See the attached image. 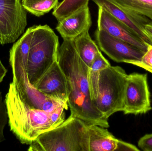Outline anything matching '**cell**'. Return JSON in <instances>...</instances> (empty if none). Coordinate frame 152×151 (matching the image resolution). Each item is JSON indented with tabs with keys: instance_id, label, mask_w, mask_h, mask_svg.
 <instances>
[{
	"instance_id": "19",
	"label": "cell",
	"mask_w": 152,
	"mask_h": 151,
	"mask_svg": "<svg viewBox=\"0 0 152 151\" xmlns=\"http://www.w3.org/2000/svg\"><path fill=\"white\" fill-rule=\"evenodd\" d=\"M121 5L152 20V0H115Z\"/></svg>"
},
{
	"instance_id": "1",
	"label": "cell",
	"mask_w": 152,
	"mask_h": 151,
	"mask_svg": "<svg viewBox=\"0 0 152 151\" xmlns=\"http://www.w3.org/2000/svg\"><path fill=\"white\" fill-rule=\"evenodd\" d=\"M58 61L67 81L70 115L87 124L109 127L108 118L97 110L91 100L88 79L89 67L79 56L74 40H63L59 48Z\"/></svg>"
},
{
	"instance_id": "14",
	"label": "cell",
	"mask_w": 152,
	"mask_h": 151,
	"mask_svg": "<svg viewBox=\"0 0 152 151\" xmlns=\"http://www.w3.org/2000/svg\"><path fill=\"white\" fill-rule=\"evenodd\" d=\"M89 151H117L119 140L105 128L87 124Z\"/></svg>"
},
{
	"instance_id": "7",
	"label": "cell",
	"mask_w": 152,
	"mask_h": 151,
	"mask_svg": "<svg viewBox=\"0 0 152 151\" xmlns=\"http://www.w3.org/2000/svg\"><path fill=\"white\" fill-rule=\"evenodd\" d=\"M27 12L21 0H0V44L15 42L25 33Z\"/></svg>"
},
{
	"instance_id": "23",
	"label": "cell",
	"mask_w": 152,
	"mask_h": 151,
	"mask_svg": "<svg viewBox=\"0 0 152 151\" xmlns=\"http://www.w3.org/2000/svg\"><path fill=\"white\" fill-rule=\"evenodd\" d=\"M138 148L144 151H152V134L141 137L138 142Z\"/></svg>"
},
{
	"instance_id": "5",
	"label": "cell",
	"mask_w": 152,
	"mask_h": 151,
	"mask_svg": "<svg viewBox=\"0 0 152 151\" xmlns=\"http://www.w3.org/2000/svg\"><path fill=\"white\" fill-rule=\"evenodd\" d=\"M128 74L122 67L110 65L101 71L95 106L106 118L124 110Z\"/></svg>"
},
{
	"instance_id": "11",
	"label": "cell",
	"mask_w": 152,
	"mask_h": 151,
	"mask_svg": "<svg viewBox=\"0 0 152 151\" xmlns=\"http://www.w3.org/2000/svg\"><path fill=\"white\" fill-rule=\"evenodd\" d=\"M34 86L45 95L68 105L67 81L58 60L53 64Z\"/></svg>"
},
{
	"instance_id": "2",
	"label": "cell",
	"mask_w": 152,
	"mask_h": 151,
	"mask_svg": "<svg viewBox=\"0 0 152 151\" xmlns=\"http://www.w3.org/2000/svg\"><path fill=\"white\" fill-rule=\"evenodd\" d=\"M4 102L11 131L22 144L29 145L40 135L53 129L50 113L29 104L13 80L10 83Z\"/></svg>"
},
{
	"instance_id": "26",
	"label": "cell",
	"mask_w": 152,
	"mask_h": 151,
	"mask_svg": "<svg viewBox=\"0 0 152 151\" xmlns=\"http://www.w3.org/2000/svg\"><path fill=\"white\" fill-rule=\"evenodd\" d=\"M145 30L148 36L152 41V20L146 24L145 27Z\"/></svg>"
},
{
	"instance_id": "15",
	"label": "cell",
	"mask_w": 152,
	"mask_h": 151,
	"mask_svg": "<svg viewBox=\"0 0 152 151\" xmlns=\"http://www.w3.org/2000/svg\"><path fill=\"white\" fill-rule=\"evenodd\" d=\"M74 42L79 56L90 67L97 54L101 51L97 44L90 37L88 31L76 37Z\"/></svg>"
},
{
	"instance_id": "6",
	"label": "cell",
	"mask_w": 152,
	"mask_h": 151,
	"mask_svg": "<svg viewBox=\"0 0 152 151\" xmlns=\"http://www.w3.org/2000/svg\"><path fill=\"white\" fill-rule=\"evenodd\" d=\"M9 62L13 74V80L26 102L34 108L51 113L61 106H68L45 95L31 84L28 76L27 65L15 51H10Z\"/></svg>"
},
{
	"instance_id": "9",
	"label": "cell",
	"mask_w": 152,
	"mask_h": 151,
	"mask_svg": "<svg viewBox=\"0 0 152 151\" xmlns=\"http://www.w3.org/2000/svg\"><path fill=\"white\" fill-rule=\"evenodd\" d=\"M96 41L99 49L117 63L139 60L145 52L132 44L116 38L102 30L96 29Z\"/></svg>"
},
{
	"instance_id": "3",
	"label": "cell",
	"mask_w": 152,
	"mask_h": 151,
	"mask_svg": "<svg viewBox=\"0 0 152 151\" xmlns=\"http://www.w3.org/2000/svg\"><path fill=\"white\" fill-rule=\"evenodd\" d=\"M29 151H89L87 124L70 116L62 124L40 135Z\"/></svg>"
},
{
	"instance_id": "18",
	"label": "cell",
	"mask_w": 152,
	"mask_h": 151,
	"mask_svg": "<svg viewBox=\"0 0 152 151\" xmlns=\"http://www.w3.org/2000/svg\"><path fill=\"white\" fill-rule=\"evenodd\" d=\"M21 3L27 12L40 17L54 9L59 2L58 0H21Z\"/></svg>"
},
{
	"instance_id": "16",
	"label": "cell",
	"mask_w": 152,
	"mask_h": 151,
	"mask_svg": "<svg viewBox=\"0 0 152 151\" xmlns=\"http://www.w3.org/2000/svg\"><path fill=\"white\" fill-rule=\"evenodd\" d=\"M110 65H111L109 61L100 51L89 67L88 79L89 83L90 97L94 104L98 95L100 72L104 68Z\"/></svg>"
},
{
	"instance_id": "8",
	"label": "cell",
	"mask_w": 152,
	"mask_h": 151,
	"mask_svg": "<svg viewBox=\"0 0 152 151\" xmlns=\"http://www.w3.org/2000/svg\"><path fill=\"white\" fill-rule=\"evenodd\" d=\"M151 109L147 74L133 73L128 74L124 98V114H145Z\"/></svg>"
},
{
	"instance_id": "12",
	"label": "cell",
	"mask_w": 152,
	"mask_h": 151,
	"mask_svg": "<svg viewBox=\"0 0 152 151\" xmlns=\"http://www.w3.org/2000/svg\"><path fill=\"white\" fill-rule=\"evenodd\" d=\"M97 29L104 30L110 35L127 42L145 52L149 45L134 30L102 8L98 9Z\"/></svg>"
},
{
	"instance_id": "10",
	"label": "cell",
	"mask_w": 152,
	"mask_h": 151,
	"mask_svg": "<svg viewBox=\"0 0 152 151\" xmlns=\"http://www.w3.org/2000/svg\"><path fill=\"white\" fill-rule=\"evenodd\" d=\"M92 1L98 8L104 9L134 30L148 45H152V41L145 30V26L151 21V19L121 5L115 0Z\"/></svg>"
},
{
	"instance_id": "25",
	"label": "cell",
	"mask_w": 152,
	"mask_h": 151,
	"mask_svg": "<svg viewBox=\"0 0 152 151\" xmlns=\"http://www.w3.org/2000/svg\"><path fill=\"white\" fill-rule=\"evenodd\" d=\"M7 70L0 59V83L2 82L7 74Z\"/></svg>"
},
{
	"instance_id": "24",
	"label": "cell",
	"mask_w": 152,
	"mask_h": 151,
	"mask_svg": "<svg viewBox=\"0 0 152 151\" xmlns=\"http://www.w3.org/2000/svg\"><path fill=\"white\" fill-rule=\"evenodd\" d=\"M140 150H141L139 148H137L136 146L131 144L119 140L117 151H139Z\"/></svg>"
},
{
	"instance_id": "20",
	"label": "cell",
	"mask_w": 152,
	"mask_h": 151,
	"mask_svg": "<svg viewBox=\"0 0 152 151\" xmlns=\"http://www.w3.org/2000/svg\"><path fill=\"white\" fill-rule=\"evenodd\" d=\"M126 63L141 67L152 74V45H148L147 51L140 60L129 61Z\"/></svg>"
},
{
	"instance_id": "22",
	"label": "cell",
	"mask_w": 152,
	"mask_h": 151,
	"mask_svg": "<svg viewBox=\"0 0 152 151\" xmlns=\"http://www.w3.org/2000/svg\"><path fill=\"white\" fill-rule=\"evenodd\" d=\"M65 109H67L65 106H61L50 113V120L53 128L57 127L66 120V114L64 111Z\"/></svg>"
},
{
	"instance_id": "17",
	"label": "cell",
	"mask_w": 152,
	"mask_h": 151,
	"mask_svg": "<svg viewBox=\"0 0 152 151\" xmlns=\"http://www.w3.org/2000/svg\"><path fill=\"white\" fill-rule=\"evenodd\" d=\"M89 0H63L53 9L52 14L58 21L88 6Z\"/></svg>"
},
{
	"instance_id": "13",
	"label": "cell",
	"mask_w": 152,
	"mask_h": 151,
	"mask_svg": "<svg viewBox=\"0 0 152 151\" xmlns=\"http://www.w3.org/2000/svg\"><path fill=\"white\" fill-rule=\"evenodd\" d=\"M92 19L88 6H86L58 21L56 29L64 39L74 40L89 31Z\"/></svg>"
},
{
	"instance_id": "4",
	"label": "cell",
	"mask_w": 152,
	"mask_h": 151,
	"mask_svg": "<svg viewBox=\"0 0 152 151\" xmlns=\"http://www.w3.org/2000/svg\"><path fill=\"white\" fill-rule=\"evenodd\" d=\"M33 33L27 64L31 84H34L58 60L59 42L58 35L48 25L33 26Z\"/></svg>"
},
{
	"instance_id": "21",
	"label": "cell",
	"mask_w": 152,
	"mask_h": 151,
	"mask_svg": "<svg viewBox=\"0 0 152 151\" xmlns=\"http://www.w3.org/2000/svg\"><path fill=\"white\" fill-rule=\"evenodd\" d=\"M8 114L4 100L0 91V143L5 140L4 134V127L8 121Z\"/></svg>"
}]
</instances>
